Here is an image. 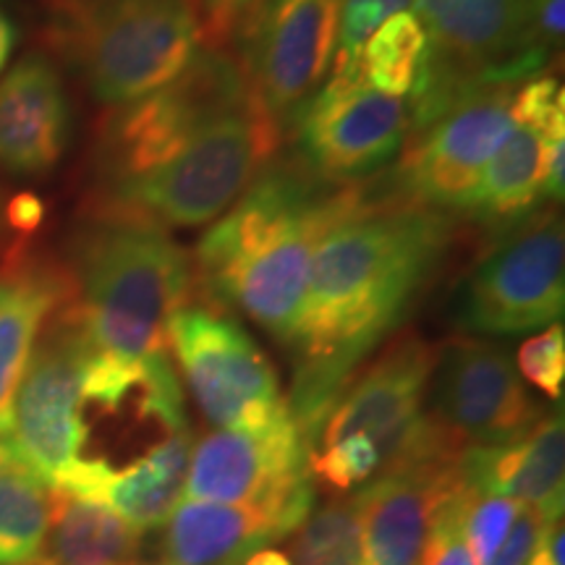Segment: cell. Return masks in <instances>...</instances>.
Here are the masks:
<instances>
[{"mask_svg":"<svg viewBox=\"0 0 565 565\" xmlns=\"http://www.w3.org/2000/svg\"><path fill=\"white\" fill-rule=\"evenodd\" d=\"M454 238V215L366 189L364 202L317 246L286 398L309 445L353 372L408 320Z\"/></svg>","mask_w":565,"mask_h":565,"instance_id":"cell-1","label":"cell"},{"mask_svg":"<svg viewBox=\"0 0 565 565\" xmlns=\"http://www.w3.org/2000/svg\"><path fill=\"white\" fill-rule=\"evenodd\" d=\"M364 194L362 183L333 186L294 154H275L196 244L192 265L204 301L242 309L291 349L317 246Z\"/></svg>","mask_w":565,"mask_h":565,"instance_id":"cell-2","label":"cell"},{"mask_svg":"<svg viewBox=\"0 0 565 565\" xmlns=\"http://www.w3.org/2000/svg\"><path fill=\"white\" fill-rule=\"evenodd\" d=\"M68 309L92 356L145 362L168 353V328L194 301V265L171 231L145 217L89 210L68 257Z\"/></svg>","mask_w":565,"mask_h":565,"instance_id":"cell-3","label":"cell"},{"mask_svg":"<svg viewBox=\"0 0 565 565\" xmlns=\"http://www.w3.org/2000/svg\"><path fill=\"white\" fill-rule=\"evenodd\" d=\"M565 0H414L427 55L408 100L412 134L490 82H529L563 40ZM408 134V137H412Z\"/></svg>","mask_w":565,"mask_h":565,"instance_id":"cell-4","label":"cell"},{"mask_svg":"<svg viewBox=\"0 0 565 565\" xmlns=\"http://www.w3.org/2000/svg\"><path fill=\"white\" fill-rule=\"evenodd\" d=\"M47 42L97 103L121 108L175 79L204 32L196 0H47Z\"/></svg>","mask_w":565,"mask_h":565,"instance_id":"cell-5","label":"cell"},{"mask_svg":"<svg viewBox=\"0 0 565 565\" xmlns=\"http://www.w3.org/2000/svg\"><path fill=\"white\" fill-rule=\"evenodd\" d=\"M282 129L252 100L202 131L186 150L137 181L92 194L89 210L200 228L223 215L280 152Z\"/></svg>","mask_w":565,"mask_h":565,"instance_id":"cell-6","label":"cell"},{"mask_svg":"<svg viewBox=\"0 0 565 565\" xmlns=\"http://www.w3.org/2000/svg\"><path fill=\"white\" fill-rule=\"evenodd\" d=\"M257 97L238 58L202 45L175 79L129 105L110 108L92 152L95 194L158 171L212 124Z\"/></svg>","mask_w":565,"mask_h":565,"instance_id":"cell-7","label":"cell"},{"mask_svg":"<svg viewBox=\"0 0 565 565\" xmlns=\"http://www.w3.org/2000/svg\"><path fill=\"white\" fill-rule=\"evenodd\" d=\"M458 299V324L477 335H519L557 324L565 309L563 217L534 210L498 233Z\"/></svg>","mask_w":565,"mask_h":565,"instance_id":"cell-8","label":"cell"},{"mask_svg":"<svg viewBox=\"0 0 565 565\" xmlns=\"http://www.w3.org/2000/svg\"><path fill=\"white\" fill-rule=\"evenodd\" d=\"M521 84H482L412 134L385 194L445 215H466L487 162L511 131L513 97Z\"/></svg>","mask_w":565,"mask_h":565,"instance_id":"cell-9","label":"cell"},{"mask_svg":"<svg viewBox=\"0 0 565 565\" xmlns=\"http://www.w3.org/2000/svg\"><path fill=\"white\" fill-rule=\"evenodd\" d=\"M168 349L217 429L263 427L288 408L273 362L223 307L186 303L168 328Z\"/></svg>","mask_w":565,"mask_h":565,"instance_id":"cell-10","label":"cell"},{"mask_svg":"<svg viewBox=\"0 0 565 565\" xmlns=\"http://www.w3.org/2000/svg\"><path fill=\"white\" fill-rule=\"evenodd\" d=\"M341 11L343 0H254L238 21V63L282 131L328 82Z\"/></svg>","mask_w":565,"mask_h":565,"instance_id":"cell-11","label":"cell"},{"mask_svg":"<svg viewBox=\"0 0 565 565\" xmlns=\"http://www.w3.org/2000/svg\"><path fill=\"white\" fill-rule=\"evenodd\" d=\"M288 131L294 158L309 173L333 186H353L404 152L412 121L404 100L372 89L353 68L330 74Z\"/></svg>","mask_w":565,"mask_h":565,"instance_id":"cell-12","label":"cell"},{"mask_svg":"<svg viewBox=\"0 0 565 565\" xmlns=\"http://www.w3.org/2000/svg\"><path fill=\"white\" fill-rule=\"evenodd\" d=\"M68 301L42 328L13 401L11 435L6 437L13 454L47 484L82 458L89 443L82 416L89 349Z\"/></svg>","mask_w":565,"mask_h":565,"instance_id":"cell-13","label":"cell"},{"mask_svg":"<svg viewBox=\"0 0 565 565\" xmlns=\"http://www.w3.org/2000/svg\"><path fill=\"white\" fill-rule=\"evenodd\" d=\"M309 456L312 445L288 408L263 427L215 429L194 443L181 500L278 503L315 487Z\"/></svg>","mask_w":565,"mask_h":565,"instance_id":"cell-14","label":"cell"},{"mask_svg":"<svg viewBox=\"0 0 565 565\" xmlns=\"http://www.w3.org/2000/svg\"><path fill=\"white\" fill-rule=\"evenodd\" d=\"M429 393L433 414L463 445L513 443L542 419L508 351L477 335H454L437 345Z\"/></svg>","mask_w":565,"mask_h":565,"instance_id":"cell-15","label":"cell"},{"mask_svg":"<svg viewBox=\"0 0 565 565\" xmlns=\"http://www.w3.org/2000/svg\"><path fill=\"white\" fill-rule=\"evenodd\" d=\"M437 345L416 330H398L380 353L359 366L324 416L312 450L343 437L364 435L377 445L380 463L404 440L416 419L427 412Z\"/></svg>","mask_w":565,"mask_h":565,"instance_id":"cell-16","label":"cell"},{"mask_svg":"<svg viewBox=\"0 0 565 565\" xmlns=\"http://www.w3.org/2000/svg\"><path fill=\"white\" fill-rule=\"evenodd\" d=\"M513 126L487 162L466 217L505 231L532 215L545 196L550 147L565 139V92L555 74L542 71L513 97Z\"/></svg>","mask_w":565,"mask_h":565,"instance_id":"cell-17","label":"cell"},{"mask_svg":"<svg viewBox=\"0 0 565 565\" xmlns=\"http://www.w3.org/2000/svg\"><path fill=\"white\" fill-rule=\"evenodd\" d=\"M458 461L383 466L353 492L362 513L364 565H422L437 508L461 484Z\"/></svg>","mask_w":565,"mask_h":565,"instance_id":"cell-18","label":"cell"},{"mask_svg":"<svg viewBox=\"0 0 565 565\" xmlns=\"http://www.w3.org/2000/svg\"><path fill=\"white\" fill-rule=\"evenodd\" d=\"M315 508V487L278 503L225 505L179 500L166 524L168 565H242L257 550L288 540Z\"/></svg>","mask_w":565,"mask_h":565,"instance_id":"cell-19","label":"cell"},{"mask_svg":"<svg viewBox=\"0 0 565 565\" xmlns=\"http://www.w3.org/2000/svg\"><path fill=\"white\" fill-rule=\"evenodd\" d=\"M71 100L55 63L26 53L0 82V168L42 179L58 168L71 141Z\"/></svg>","mask_w":565,"mask_h":565,"instance_id":"cell-20","label":"cell"},{"mask_svg":"<svg viewBox=\"0 0 565 565\" xmlns=\"http://www.w3.org/2000/svg\"><path fill=\"white\" fill-rule=\"evenodd\" d=\"M192 448V429H183L126 466H110L100 458H76L53 479L51 487L108 508L145 534L166 526L173 508L179 505Z\"/></svg>","mask_w":565,"mask_h":565,"instance_id":"cell-21","label":"cell"},{"mask_svg":"<svg viewBox=\"0 0 565 565\" xmlns=\"http://www.w3.org/2000/svg\"><path fill=\"white\" fill-rule=\"evenodd\" d=\"M74 296L68 267L24 249L0 267V440L11 435L13 401L45 322Z\"/></svg>","mask_w":565,"mask_h":565,"instance_id":"cell-22","label":"cell"},{"mask_svg":"<svg viewBox=\"0 0 565 565\" xmlns=\"http://www.w3.org/2000/svg\"><path fill=\"white\" fill-rule=\"evenodd\" d=\"M563 414H547L532 433L505 445H469L458 475L469 490L503 494L540 508L547 519H563L565 498Z\"/></svg>","mask_w":565,"mask_h":565,"instance_id":"cell-23","label":"cell"},{"mask_svg":"<svg viewBox=\"0 0 565 565\" xmlns=\"http://www.w3.org/2000/svg\"><path fill=\"white\" fill-rule=\"evenodd\" d=\"M139 540L141 532L108 508L53 490L51 521L34 565H131Z\"/></svg>","mask_w":565,"mask_h":565,"instance_id":"cell-24","label":"cell"},{"mask_svg":"<svg viewBox=\"0 0 565 565\" xmlns=\"http://www.w3.org/2000/svg\"><path fill=\"white\" fill-rule=\"evenodd\" d=\"M51 484L0 440V565L38 561L51 521Z\"/></svg>","mask_w":565,"mask_h":565,"instance_id":"cell-25","label":"cell"},{"mask_svg":"<svg viewBox=\"0 0 565 565\" xmlns=\"http://www.w3.org/2000/svg\"><path fill=\"white\" fill-rule=\"evenodd\" d=\"M427 55V34L412 11L385 19L359 55V71L372 89L404 100L412 95Z\"/></svg>","mask_w":565,"mask_h":565,"instance_id":"cell-26","label":"cell"},{"mask_svg":"<svg viewBox=\"0 0 565 565\" xmlns=\"http://www.w3.org/2000/svg\"><path fill=\"white\" fill-rule=\"evenodd\" d=\"M291 565H364L362 513L356 498H330L288 534Z\"/></svg>","mask_w":565,"mask_h":565,"instance_id":"cell-27","label":"cell"},{"mask_svg":"<svg viewBox=\"0 0 565 565\" xmlns=\"http://www.w3.org/2000/svg\"><path fill=\"white\" fill-rule=\"evenodd\" d=\"M521 503L503 494L477 492L466 487L463 492V540L477 565H487L494 550L503 545L508 529L519 515Z\"/></svg>","mask_w":565,"mask_h":565,"instance_id":"cell-28","label":"cell"},{"mask_svg":"<svg viewBox=\"0 0 565 565\" xmlns=\"http://www.w3.org/2000/svg\"><path fill=\"white\" fill-rule=\"evenodd\" d=\"M312 479L335 492H349L366 484L380 469V450L370 437L351 435L309 456Z\"/></svg>","mask_w":565,"mask_h":565,"instance_id":"cell-29","label":"cell"},{"mask_svg":"<svg viewBox=\"0 0 565 565\" xmlns=\"http://www.w3.org/2000/svg\"><path fill=\"white\" fill-rule=\"evenodd\" d=\"M519 372L540 387L547 398H563L565 383V333L561 324H550L519 349Z\"/></svg>","mask_w":565,"mask_h":565,"instance_id":"cell-30","label":"cell"},{"mask_svg":"<svg viewBox=\"0 0 565 565\" xmlns=\"http://www.w3.org/2000/svg\"><path fill=\"white\" fill-rule=\"evenodd\" d=\"M463 492L466 484L461 479L458 490L437 508L427 545H424L422 565H477L463 540Z\"/></svg>","mask_w":565,"mask_h":565,"instance_id":"cell-31","label":"cell"},{"mask_svg":"<svg viewBox=\"0 0 565 565\" xmlns=\"http://www.w3.org/2000/svg\"><path fill=\"white\" fill-rule=\"evenodd\" d=\"M550 521L540 508L521 503L519 515L513 519L511 529H508L503 545L494 550V555L487 561V565H529L536 550H540L542 536Z\"/></svg>","mask_w":565,"mask_h":565,"instance_id":"cell-32","label":"cell"},{"mask_svg":"<svg viewBox=\"0 0 565 565\" xmlns=\"http://www.w3.org/2000/svg\"><path fill=\"white\" fill-rule=\"evenodd\" d=\"M42 217H45V204L34 194H17L6 204V223H9V231L19 236H32L40 228Z\"/></svg>","mask_w":565,"mask_h":565,"instance_id":"cell-33","label":"cell"},{"mask_svg":"<svg viewBox=\"0 0 565 565\" xmlns=\"http://www.w3.org/2000/svg\"><path fill=\"white\" fill-rule=\"evenodd\" d=\"M13 45H17V26H13V21L0 11V71L9 63Z\"/></svg>","mask_w":565,"mask_h":565,"instance_id":"cell-34","label":"cell"},{"mask_svg":"<svg viewBox=\"0 0 565 565\" xmlns=\"http://www.w3.org/2000/svg\"><path fill=\"white\" fill-rule=\"evenodd\" d=\"M242 565H291V561H288V555L282 553V550L265 547V550H257V553L246 557Z\"/></svg>","mask_w":565,"mask_h":565,"instance_id":"cell-35","label":"cell"},{"mask_svg":"<svg viewBox=\"0 0 565 565\" xmlns=\"http://www.w3.org/2000/svg\"><path fill=\"white\" fill-rule=\"evenodd\" d=\"M6 204H9V196H6L3 189H0V254L13 252V246H11L13 233L9 231V223H6Z\"/></svg>","mask_w":565,"mask_h":565,"instance_id":"cell-36","label":"cell"},{"mask_svg":"<svg viewBox=\"0 0 565 565\" xmlns=\"http://www.w3.org/2000/svg\"><path fill=\"white\" fill-rule=\"evenodd\" d=\"M529 565H555V561H553V557H550L545 545H542V542H540V550H536L532 561H529Z\"/></svg>","mask_w":565,"mask_h":565,"instance_id":"cell-37","label":"cell"},{"mask_svg":"<svg viewBox=\"0 0 565 565\" xmlns=\"http://www.w3.org/2000/svg\"><path fill=\"white\" fill-rule=\"evenodd\" d=\"M131 565H139V563H131ZM154 565H168V563H154Z\"/></svg>","mask_w":565,"mask_h":565,"instance_id":"cell-38","label":"cell"},{"mask_svg":"<svg viewBox=\"0 0 565 565\" xmlns=\"http://www.w3.org/2000/svg\"><path fill=\"white\" fill-rule=\"evenodd\" d=\"M30 565H34V563H30Z\"/></svg>","mask_w":565,"mask_h":565,"instance_id":"cell-39","label":"cell"}]
</instances>
